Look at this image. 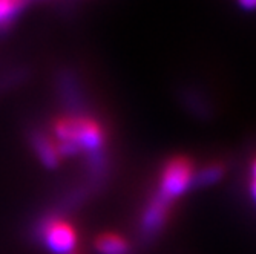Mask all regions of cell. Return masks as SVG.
Wrapping results in <instances>:
<instances>
[{"label":"cell","instance_id":"52a82bcc","mask_svg":"<svg viewBox=\"0 0 256 254\" xmlns=\"http://www.w3.org/2000/svg\"><path fill=\"white\" fill-rule=\"evenodd\" d=\"M26 6L25 2H16V0H0V26H5Z\"/></svg>","mask_w":256,"mask_h":254},{"label":"cell","instance_id":"6da1fadb","mask_svg":"<svg viewBox=\"0 0 256 254\" xmlns=\"http://www.w3.org/2000/svg\"><path fill=\"white\" fill-rule=\"evenodd\" d=\"M54 133L60 153H76L78 150L97 152L104 144L103 126L86 115H66L54 123Z\"/></svg>","mask_w":256,"mask_h":254},{"label":"cell","instance_id":"8992f818","mask_svg":"<svg viewBox=\"0 0 256 254\" xmlns=\"http://www.w3.org/2000/svg\"><path fill=\"white\" fill-rule=\"evenodd\" d=\"M96 248L102 254H128L130 245L128 239L117 233H103L97 238Z\"/></svg>","mask_w":256,"mask_h":254},{"label":"cell","instance_id":"ba28073f","mask_svg":"<svg viewBox=\"0 0 256 254\" xmlns=\"http://www.w3.org/2000/svg\"><path fill=\"white\" fill-rule=\"evenodd\" d=\"M222 176V167L220 164H208L195 173V181L200 184H212Z\"/></svg>","mask_w":256,"mask_h":254},{"label":"cell","instance_id":"277c9868","mask_svg":"<svg viewBox=\"0 0 256 254\" xmlns=\"http://www.w3.org/2000/svg\"><path fill=\"white\" fill-rule=\"evenodd\" d=\"M170 204V201L164 199L158 193L150 199L149 205L143 213V228L146 233H154L162 227V224L168 219Z\"/></svg>","mask_w":256,"mask_h":254},{"label":"cell","instance_id":"9c48e42d","mask_svg":"<svg viewBox=\"0 0 256 254\" xmlns=\"http://www.w3.org/2000/svg\"><path fill=\"white\" fill-rule=\"evenodd\" d=\"M252 195L256 199V159L253 161V166H252Z\"/></svg>","mask_w":256,"mask_h":254},{"label":"cell","instance_id":"5b68a950","mask_svg":"<svg viewBox=\"0 0 256 254\" xmlns=\"http://www.w3.org/2000/svg\"><path fill=\"white\" fill-rule=\"evenodd\" d=\"M34 147L36 152L38 155V158L43 161V163L48 166V167H54L58 164V159H60V149L57 141H54L52 138L46 136V135H36L34 138Z\"/></svg>","mask_w":256,"mask_h":254},{"label":"cell","instance_id":"3957f363","mask_svg":"<svg viewBox=\"0 0 256 254\" xmlns=\"http://www.w3.org/2000/svg\"><path fill=\"white\" fill-rule=\"evenodd\" d=\"M42 236L48 248L57 254H69L77 247V232L72 224L64 219L52 218L42 227Z\"/></svg>","mask_w":256,"mask_h":254},{"label":"cell","instance_id":"7a4b0ae2","mask_svg":"<svg viewBox=\"0 0 256 254\" xmlns=\"http://www.w3.org/2000/svg\"><path fill=\"white\" fill-rule=\"evenodd\" d=\"M195 173L196 172L189 158H172L161 172L158 195L172 202L189 190L195 182Z\"/></svg>","mask_w":256,"mask_h":254},{"label":"cell","instance_id":"30bf717a","mask_svg":"<svg viewBox=\"0 0 256 254\" xmlns=\"http://www.w3.org/2000/svg\"><path fill=\"white\" fill-rule=\"evenodd\" d=\"M241 6H244V8H256V2H244V3H241Z\"/></svg>","mask_w":256,"mask_h":254}]
</instances>
